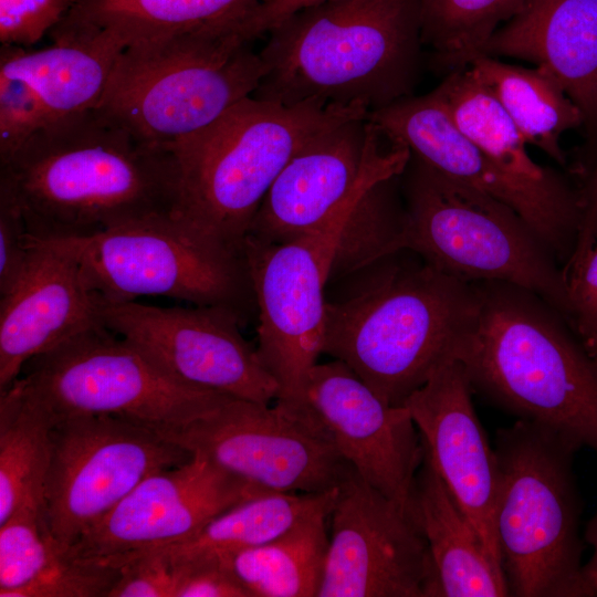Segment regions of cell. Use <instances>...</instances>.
<instances>
[{
    "mask_svg": "<svg viewBox=\"0 0 597 597\" xmlns=\"http://www.w3.org/2000/svg\"><path fill=\"white\" fill-rule=\"evenodd\" d=\"M53 420L44 516L51 535L66 551L147 476L191 458L133 419L72 415Z\"/></svg>",
    "mask_w": 597,
    "mask_h": 597,
    "instance_id": "11",
    "label": "cell"
},
{
    "mask_svg": "<svg viewBox=\"0 0 597 597\" xmlns=\"http://www.w3.org/2000/svg\"><path fill=\"white\" fill-rule=\"evenodd\" d=\"M400 186L406 208L402 250L465 282L500 281L527 289L569 322L564 269L516 211L411 153Z\"/></svg>",
    "mask_w": 597,
    "mask_h": 597,
    "instance_id": "8",
    "label": "cell"
},
{
    "mask_svg": "<svg viewBox=\"0 0 597 597\" xmlns=\"http://www.w3.org/2000/svg\"><path fill=\"white\" fill-rule=\"evenodd\" d=\"M66 553L49 531L44 506L19 507L0 525V596L14 597Z\"/></svg>",
    "mask_w": 597,
    "mask_h": 597,
    "instance_id": "33",
    "label": "cell"
},
{
    "mask_svg": "<svg viewBox=\"0 0 597 597\" xmlns=\"http://www.w3.org/2000/svg\"><path fill=\"white\" fill-rule=\"evenodd\" d=\"M104 303L65 243L31 238L24 270L0 295V391L32 358L104 325Z\"/></svg>",
    "mask_w": 597,
    "mask_h": 597,
    "instance_id": "20",
    "label": "cell"
},
{
    "mask_svg": "<svg viewBox=\"0 0 597 597\" xmlns=\"http://www.w3.org/2000/svg\"><path fill=\"white\" fill-rule=\"evenodd\" d=\"M468 67L502 105L525 142L565 166L561 136L582 127L583 115L556 76L541 65L523 67L485 54Z\"/></svg>",
    "mask_w": 597,
    "mask_h": 597,
    "instance_id": "26",
    "label": "cell"
},
{
    "mask_svg": "<svg viewBox=\"0 0 597 597\" xmlns=\"http://www.w3.org/2000/svg\"><path fill=\"white\" fill-rule=\"evenodd\" d=\"M569 323L583 339L597 335V241L568 274Z\"/></svg>",
    "mask_w": 597,
    "mask_h": 597,
    "instance_id": "40",
    "label": "cell"
},
{
    "mask_svg": "<svg viewBox=\"0 0 597 597\" xmlns=\"http://www.w3.org/2000/svg\"><path fill=\"white\" fill-rule=\"evenodd\" d=\"M583 537L593 547L590 557L583 566V574L587 584L597 596V510L589 519Z\"/></svg>",
    "mask_w": 597,
    "mask_h": 597,
    "instance_id": "43",
    "label": "cell"
},
{
    "mask_svg": "<svg viewBox=\"0 0 597 597\" xmlns=\"http://www.w3.org/2000/svg\"><path fill=\"white\" fill-rule=\"evenodd\" d=\"M362 106H286L249 96L218 119L179 142L176 214L233 248H243L252 221L273 181L315 135Z\"/></svg>",
    "mask_w": 597,
    "mask_h": 597,
    "instance_id": "7",
    "label": "cell"
},
{
    "mask_svg": "<svg viewBox=\"0 0 597 597\" xmlns=\"http://www.w3.org/2000/svg\"><path fill=\"white\" fill-rule=\"evenodd\" d=\"M337 488L324 493L268 492L219 514L187 541L148 549L161 554L169 563L219 561L228 554L263 544L308 513L332 504Z\"/></svg>",
    "mask_w": 597,
    "mask_h": 597,
    "instance_id": "28",
    "label": "cell"
},
{
    "mask_svg": "<svg viewBox=\"0 0 597 597\" xmlns=\"http://www.w3.org/2000/svg\"><path fill=\"white\" fill-rule=\"evenodd\" d=\"M475 283L479 320L455 358L473 391L597 454V360L583 339L534 292L500 281Z\"/></svg>",
    "mask_w": 597,
    "mask_h": 597,
    "instance_id": "4",
    "label": "cell"
},
{
    "mask_svg": "<svg viewBox=\"0 0 597 597\" xmlns=\"http://www.w3.org/2000/svg\"><path fill=\"white\" fill-rule=\"evenodd\" d=\"M400 175L371 184L353 203L336 244L328 282L402 250L406 208Z\"/></svg>",
    "mask_w": 597,
    "mask_h": 597,
    "instance_id": "32",
    "label": "cell"
},
{
    "mask_svg": "<svg viewBox=\"0 0 597 597\" xmlns=\"http://www.w3.org/2000/svg\"><path fill=\"white\" fill-rule=\"evenodd\" d=\"M119 568L72 558L69 553L14 597H108Z\"/></svg>",
    "mask_w": 597,
    "mask_h": 597,
    "instance_id": "34",
    "label": "cell"
},
{
    "mask_svg": "<svg viewBox=\"0 0 597 597\" xmlns=\"http://www.w3.org/2000/svg\"><path fill=\"white\" fill-rule=\"evenodd\" d=\"M587 352L597 360V335L583 341Z\"/></svg>",
    "mask_w": 597,
    "mask_h": 597,
    "instance_id": "44",
    "label": "cell"
},
{
    "mask_svg": "<svg viewBox=\"0 0 597 597\" xmlns=\"http://www.w3.org/2000/svg\"><path fill=\"white\" fill-rule=\"evenodd\" d=\"M322 431L373 488L413 512L423 447L406 406L383 400L345 363H316L295 415Z\"/></svg>",
    "mask_w": 597,
    "mask_h": 597,
    "instance_id": "18",
    "label": "cell"
},
{
    "mask_svg": "<svg viewBox=\"0 0 597 597\" xmlns=\"http://www.w3.org/2000/svg\"><path fill=\"white\" fill-rule=\"evenodd\" d=\"M53 425L19 379L0 391V525L21 506H44Z\"/></svg>",
    "mask_w": 597,
    "mask_h": 597,
    "instance_id": "27",
    "label": "cell"
},
{
    "mask_svg": "<svg viewBox=\"0 0 597 597\" xmlns=\"http://www.w3.org/2000/svg\"><path fill=\"white\" fill-rule=\"evenodd\" d=\"M422 49L420 0H326L270 30L252 96L370 113L415 95Z\"/></svg>",
    "mask_w": 597,
    "mask_h": 597,
    "instance_id": "3",
    "label": "cell"
},
{
    "mask_svg": "<svg viewBox=\"0 0 597 597\" xmlns=\"http://www.w3.org/2000/svg\"><path fill=\"white\" fill-rule=\"evenodd\" d=\"M357 273L354 291L326 302L322 354L345 363L389 405L404 406L457 358L479 320V286L406 249Z\"/></svg>",
    "mask_w": 597,
    "mask_h": 597,
    "instance_id": "2",
    "label": "cell"
},
{
    "mask_svg": "<svg viewBox=\"0 0 597 597\" xmlns=\"http://www.w3.org/2000/svg\"><path fill=\"white\" fill-rule=\"evenodd\" d=\"M524 4L525 0H420L421 41L431 51L432 66L447 74L468 67Z\"/></svg>",
    "mask_w": 597,
    "mask_h": 597,
    "instance_id": "31",
    "label": "cell"
},
{
    "mask_svg": "<svg viewBox=\"0 0 597 597\" xmlns=\"http://www.w3.org/2000/svg\"><path fill=\"white\" fill-rule=\"evenodd\" d=\"M484 54L549 70L580 109L588 140L597 142V0H525Z\"/></svg>",
    "mask_w": 597,
    "mask_h": 597,
    "instance_id": "22",
    "label": "cell"
},
{
    "mask_svg": "<svg viewBox=\"0 0 597 597\" xmlns=\"http://www.w3.org/2000/svg\"><path fill=\"white\" fill-rule=\"evenodd\" d=\"M359 195L325 226L294 240L244 239L256 304V350L279 385L276 405L292 415L322 354L325 289L342 228Z\"/></svg>",
    "mask_w": 597,
    "mask_h": 597,
    "instance_id": "12",
    "label": "cell"
},
{
    "mask_svg": "<svg viewBox=\"0 0 597 597\" xmlns=\"http://www.w3.org/2000/svg\"><path fill=\"white\" fill-rule=\"evenodd\" d=\"M431 92L458 128L504 168L534 179L558 172L531 158L512 118L469 67L447 74Z\"/></svg>",
    "mask_w": 597,
    "mask_h": 597,
    "instance_id": "30",
    "label": "cell"
},
{
    "mask_svg": "<svg viewBox=\"0 0 597 597\" xmlns=\"http://www.w3.org/2000/svg\"><path fill=\"white\" fill-rule=\"evenodd\" d=\"M409 158L410 150L389 142L368 113L347 117L315 135L289 160L247 237L283 243L316 231L368 186L400 175Z\"/></svg>",
    "mask_w": 597,
    "mask_h": 597,
    "instance_id": "15",
    "label": "cell"
},
{
    "mask_svg": "<svg viewBox=\"0 0 597 597\" xmlns=\"http://www.w3.org/2000/svg\"><path fill=\"white\" fill-rule=\"evenodd\" d=\"M174 597H251L228 568L216 559L169 563Z\"/></svg>",
    "mask_w": 597,
    "mask_h": 597,
    "instance_id": "38",
    "label": "cell"
},
{
    "mask_svg": "<svg viewBox=\"0 0 597 597\" xmlns=\"http://www.w3.org/2000/svg\"><path fill=\"white\" fill-rule=\"evenodd\" d=\"M391 143L440 174L484 192L516 211L561 264L572 258L582 221L580 189L562 172L546 179L517 175L479 148L429 92L396 101L368 114Z\"/></svg>",
    "mask_w": 597,
    "mask_h": 597,
    "instance_id": "13",
    "label": "cell"
},
{
    "mask_svg": "<svg viewBox=\"0 0 597 597\" xmlns=\"http://www.w3.org/2000/svg\"><path fill=\"white\" fill-rule=\"evenodd\" d=\"M333 504L308 513L276 537L219 562L251 597H318L329 542L326 521Z\"/></svg>",
    "mask_w": 597,
    "mask_h": 597,
    "instance_id": "25",
    "label": "cell"
},
{
    "mask_svg": "<svg viewBox=\"0 0 597 597\" xmlns=\"http://www.w3.org/2000/svg\"><path fill=\"white\" fill-rule=\"evenodd\" d=\"M232 19L125 46L97 108L144 144L171 153L260 84L262 60Z\"/></svg>",
    "mask_w": 597,
    "mask_h": 597,
    "instance_id": "5",
    "label": "cell"
},
{
    "mask_svg": "<svg viewBox=\"0 0 597 597\" xmlns=\"http://www.w3.org/2000/svg\"><path fill=\"white\" fill-rule=\"evenodd\" d=\"M318 597H436V576L416 514L353 468L337 488Z\"/></svg>",
    "mask_w": 597,
    "mask_h": 597,
    "instance_id": "16",
    "label": "cell"
},
{
    "mask_svg": "<svg viewBox=\"0 0 597 597\" xmlns=\"http://www.w3.org/2000/svg\"><path fill=\"white\" fill-rule=\"evenodd\" d=\"M413 510L428 544L436 597L510 596L503 569L490 556L425 447L416 474Z\"/></svg>",
    "mask_w": 597,
    "mask_h": 597,
    "instance_id": "24",
    "label": "cell"
},
{
    "mask_svg": "<svg viewBox=\"0 0 597 597\" xmlns=\"http://www.w3.org/2000/svg\"><path fill=\"white\" fill-rule=\"evenodd\" d=\"M59 241L107 302L161 295L231 310L243 324L256 316L244 249L208 237L176 213Z\"/></svg>",
    "mask_w": 597,
    "mask_h": 597,
    "instance_id": "9",
    "label": "cell"
},
{
    "mask_svg": "<svg viewBox=\"0 0 597 597\" xmlns=\"http://www.w3.org/2000/svg\"><path fill=\"white\" fill-rule=\"evenodd\" d=\"M30 253L31 235L20 209L0 196V295L17 282Z\"/></svg>",
    "mask_w": 597,
    "mask_h": 597,
    "instance_id": "39",
    "label": "cell"
},
{
    "mask_svg": "<svg viewBox=\"0 0 597 597\" xmlns=\"http://www.w3.org/2000/svg\"><path fill=\"white\" fill-rule=\"evenodd\" d=\"M462 364L451 359L405 402L437 471L502 568L494 516L499 465L472 402Z\"/></svg>",
    "mask_w": 597,
    "mask_h": 597,
    "instance_id": "21",
    "label": "cell"
},
{
    "mask_svg": "<svg viewBox=\"0 0 597 597\" xmlns=\"http://www.w3.org/2000/svg\"><path fill=\"white\" fill-rule=\"evenodd\" d=\"M18 379L53 417L112 415L158 433L202 418L230 398L174 378L104 325L32 358Z\"/></svg>",
    "mask_w": 597,
    "mask_h": 597,
    "instance_id": "10",
    "label": "cell"
},
{
    "mask_svg": "<svg viewBox=\"0 0 597 597\" xmlns=\"http://www.w3.org/2000/svg\"><path fill=\"white\" fill-rule=\"evenodd\" d=\"M579 189L582 221L574 253L564 268L566 274L578 265L597 241V166Z\"/></svg>",
    "mask_w": 597,
    "mask_h": 597,
    "instance_id": "42",
    "label": "cell"
},
{
    "mask_svg": "<svg viewBox=\"0 0 597 597\" xmlns=\"http://www.w3.org/2000/svg\"><path fill=\"white\" fill-rule=\"evenodd\" d=\"M0 196L31 238L69 240L176 213L172 153L154 148L98 108L51 122L0 161Z\"/></svg>",
    "mask_w": 597,
    "mask_h": 597,
    "instance_id": "1",
    "label": "cell"
},
{
    "mask_svg": "<svg viewBox=\"0 0 597 597\" xmlns=\"http://www.w3.org/2000/svg\"><path fill=\"white\" fill-rule=\"evenodd\" d=\"M258 1L75 0L69 13L52 30L104 31L125 48L211 21L242 15Z\"/></svg>",
    "mask_w": 597,
    "mask_h": 597,
    "instance_id": "29",
    "label": "cell"
},
{
    "mask_svg": "<svg viewBox=\"0 0 597 597\" xmlns=\"http://www.w3.org/2000/svg\"><path fill=\"white\" fill-rule=\"evenodd\" d=\"M326 0H259L235 19L234 28L245 43H251L296 11Z\"/></svg>",
    "mask_w": 597,
    "mask_h": 597,
    "instance_id": "41",
    "label": "cell"
},
{
    "mask_svg": "<svg viewBox=\"0 0 597 597\" xmlns=\"http://www.w3.org/2000/svg\"><path fill=\"white\" fill-rule=\"evenodd\" d=\"M46 124L32 87L18 76L0 73V161L11 157Z\"/></svg>",
    "mask_w": 597,
    "mask_h": 597,
    "instance_id": "35",
    "label": "cell"
},
{
    "mask_svg": "<svg viewBox=\"0 0 597 597\" xmlns=\"http://www.w3.org/2000/svg\"><path fill=\"white\" fill-rule=\"evenodd\" d=\"M75 0H0L1 44L38 43L69 13Z\"/></svg>",
    "mask_w": 597,
    "mask_h": 597,
    "instance_id": "36",
    "label": "cell"
},
{
    "mask_svg": "<svg viewBox=\"0 0 597 597\" xmlns=\"http://www.w3.org/2000/svg\"><path fill=\"white\" fill-rule=\"evenodd\" d=\"M102 318L106 328L181 383L266 405L277 397L275 378L242 336L244 324L231 310L105 301Z\"/></svg>",
    "mask_w": 597,
    "mask_h": 597,
    "instance_id": "17",
    "label": "cell"
},
{
    "mask_svg": "<svg viewBox=\"0 0 597 597\" xmlns=\"http://www.w3.org/2000/svg\"><path fill=\"white\" fill-rule=\"evenodd\" d=\"M268 492L193 453L143 480L67 553L111 566L127 554L187 541L219 514Z\"/></svg>",
    "mask_w": 597,
    "mask_h": 597,
    "instance_id": "19",
    "label": "cell"
},
{
    "mask_svg": "<svg viewBox=\"0 0 597 597\" xmlns=\"http://www.w3.org/2000/svg\"><path fill=\"white\" fill-rule=\"evenodd\" d=\"M580 450L553 430L519 420L495 434L494 526L513 597H596L583 574Z\"/></svg>",
    "mask_w": 597,
    "mask_h": 597,
    "instance_id": "6",
    "label": "cell"
},
{
    "mask_svg": "<svg viewBox=\"0 0 597 597\" xmlns=\"http://www.w3.org/2000/svg\"><path fill=\"white\" fill-rule=\"evenodd\" d=\"M40 50L1 44L0 73L24 80L36 94L48 124L98 107L124 46L96 30L51 31Z\"/></svg>",
    "mask_w": 597,
    "mask_h": 597,
    "instance_id": "23",
    "label": "cell"
},
{
    "mask_svg": "<svg viewBox=\"0 0 597 597\" xmlns=\"http://www.w3.org/2000/svg\"><path fill=\"white\" fill-rule=\"evenodd\" d=\"M159 434L272 492L324 493L353 469L322 431L277 405L230 397L207 416Z\"/></svg>",
    "mask_w": 597,
    "mask_h": 597,
    "instance_id": "14",
    "label": "cell"
},
{
    "mask_svg": "<svg viewBox=\"0 0 597 597\" xmlns=\"http://www.w3.org/2000/svg\"><path fill=\"white\" fill-rule=\"evenodd\" d=\"M111 566L119 568L121 574L108 597H174L171 565L157 552L127 554Z\"/></svg>",
    "mask_w": 597,
    "mask_h": 597,
    "instance_id": "37",
    "label": "cell"
}]
</instances>
